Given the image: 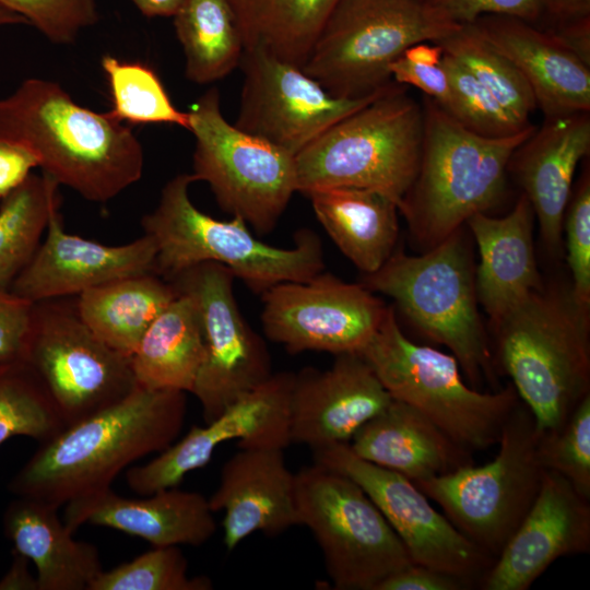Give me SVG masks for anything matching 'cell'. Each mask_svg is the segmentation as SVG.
<instances>
[{"mask_svg": "<svg viewBox=\"0 0 590 590\" xmlns=\"http://www.w3.org/2000/svg\"><path fill=\"white\" fill-rule=\"evenodd\" d=\"M186 411V392L137 385L121 401L40 442L8 488L57 508L107 489L128 465L170 446Z\"/></svg>", "mask_w": 590, "mask_h": 590, "instance_id": "obj_1", "label": "cell"}, {"mask_svg": "<svg viewBox=\"0 0 590 590\" xmlns=\"http://www.w3.org/2000/svg\"><path fill=\"white\" fill-rule=\"evenodd\" d=\"M0 139L31 151L44 174L92 202L114 199L143 173V148L130 127L44 79L0 98Z\"/></svg>", "mask_w": 590, "mask_h": 590, "instance_id": "obj_2", "label": "cell"}, {"mask_svg": "<svg viewBox=\"0 0 590 590\" xmlns=\"http://www.w3.org/2000/svg\"><path fill=\"white\" fill-rule=\"evenodd\" d=\"M493 329L498 375L510 377L539 433L559 427L590 394V311L570 288L542 286Z\"/></svg>", "mask_w": 590, "mask_h": 590, "instance_id": "obj_3", "label": "cell"}, {"mask_svg": "<svg viewBox=\"0 0 590 590\" xmlns=\"http://www.w3.org/2000/svg\"><path fill=\"white\" fill-rule=\"evenodd\" d=\"M191 174H178L162 188L156 206L142 216L143 234L156 245L155 274L166 281L202 263L228 268L256 293L283 282H306L324 269L319 236L307 228L294 235L291 248L271 246L249 231L239 216L216 220L191 201Z\"/></svg>", "mask_w": 590, "mask_h": 590, "instance_id": "obj_4", "label": "cell"}, {"mask_svg": "<svg viewBox=\"0 0 590 590\" xmlns=\"http://www.w3.org/2000/svg\"><path fill=\"white\" fill-rule=\"evenodd\" d=\"M422 107L418 170L399 212L413 239L428 250L498 201L509 161L535 127L487 138L463 127L428 97Z\"/></svg>", "mask_w": 590, "mask_h": 590, "instance_id": "obj_5", "label": "cell"}, {"mask_svg": "<svg viewBox=\"0 0 590 590\" xmlns=\"http://www.w3.org/2000/svg\"><path fill=\"white\" fill-rule=\"evenodd\" d=\"M361 284L391 297L416 330L448 347L472 388L487 382L498 390L462 227L420 256L394 250L381 268L363 274Z\"/></svg>", "mask_w": 590, "mask_h": 590, "instance_id": "obj_6", "label": "cell"}, {"mask_svg": "<svg viewBox=\"0 0 590 590\" xmlns=\"http://www.w3.org/2000/svg\"><path fill=\"white\" fill-rule=\"evenodd\" d=\"M394 81L295 155L297 191L353 187L378 191L400 208L420 165L423 107Z\"/></svg>", "mask_w": 590, "mask_h": 590, "instance_id": "obj_7", "label": "cell"}, {"mask_svg": "<svg viewBox=\"0 0 590 590\" xmlns=\"http://www.w3.org/2000/svg\"><path fill=\"white\" fill-rule=\"evenodd\" d=\"M357 354L392 399L423 413L472 453L497 445L504 425L520 401L511 384L491 392L468 386L452 354L416 344L405 337L392 306Z\"/></svg>", "mask_w": 590, "mask_h": 590, "instance_id": "obj_8", "label": "cell"}, {"mask_svg": "<svg viewBox=\"0 0 590 590\" xmlns=\"http://www.w3.org/2000/svg\"><path fill=\"white\" fill-rule=\"evenodd\" d=\"M461 26L426 0H339L302 69L333 96H366L393 82L389 67L406 48Z\"/></svg>", "mask_w": 590, "mask_h": 590, "instance_id": "obj_9", "label": "cell"}, {"mask_svg": "<svg viewBox=\"0 0 590 590\" xmlns=\"http://www.w3.org/2000/svg\"><path fill=\"white\" fill-rule=\"evenodd\" d=\"M538 439L535 420L520 400L504 425L492 461L414 484L464 536L496 558L539 492L545 470L538 457Z\"/></svg>", "mask_w": 590, "mask_h": 590, "instance_id": "obj_10", "label": "cell"}, {"mask_svg": "<svg viewBox=\"0 0 590 590\" xmlns=\"http://www.w3.org/2000/svg\"><path fill=\"white\" fill-rule=\"evenodd\" d=\"M188 114L194 181L210 186L223 211L258 234L270 233L297 191L295 155L231 125L217 87L201 95Z\"/></svg>", "mask_w": 590, "mask_h": 590, "instance_id": "obj_11", "label": "cell"}, {"mask_svg": "<svg viewBox=\"0 0 590 590\" xmlns=\"http://www.w3.org/2000/svg\"><path fill=\"white\" fill-rule=\"evenodd\" d=\"M298 526L316 539L335 589L376 590L413 563L402 541L362 487L314 463L295 473Z\"/></svg>", "mask_w": 590, "mask_h": 590, "instance_id": "obj_12", "label": "cell"}, {"mask_svg": "<svg viewBox=\"0 0 590 590\" xmlns=\"http://www.w3.org/2000/svg\"><path fill=\"white\" fill-rule=\"evenodd\" d=\"M52 400L66 427L129 396L137 387L130 357L87 327L76 296L33 304L23 359Z\"/></svg>", "mask_w": 590, "mask_h": 590, "instance_id": "obj_13", "label": "cell"}, {"mask_svg": "<svg viewBox=\"0 0 590 590\" xmlns=\"http://www.w3.org/2000/svg\"><path fill=\"white\" fill-rule=\"evenodd\" d=\"M233 272L217 262L196 264L170 281L189 296L201 320L204 358L192 394L205 423L271 377L272 364L262 338L241 315Z\"/></svg>", "mask_w": 590, "mask_h": 590, "instance_id": "obj_14", "label": "cell"}, {"mask_svg": "<svg viewBox=\"0 0 590 590\" xmlns=\"http://www.w3.org/2000/svg\"><path fill=\"white\" fill-rule=\"evenodd\" d=\"M314 463L343 474L368 495L405 546L411 560L464 580L471 588L494 557L464 536L408 477L358 458L347 444L312 451Z\"/></svg>", "mask_w": 590, "mask_h": 590, "instance_id": "obj_15", "label": "cell"}, {"mask_svg": "<svg viewBox=\"0 0 590 590\" xmlns=\"http://www.w3.org/2000/svg\"><path fill=\"white\" fill-rule=\"evenodd\" d=\"M261 295L264 334L293 354L357 353L389 307L363 284L323 271L306 282L275 284Z\"/></svg>", "mask_w": 590, "mask_h": 590, "instance_id": "obj_16", "label": "cell"}, {"mask_svg": "<svg viewBox=\"0 0 590 590\" xmlns=\"http://www.w3.org/2000/svg\"><path fill=\"white\" fill-rule=\"evenodd\" d=\"M239 66L244 81L235 126L293 155L392 83L373 94L346 98L331 95L302 68L260 49L244 50Z\"/></svg>", "mask_w": 590, "mask_h": 590, "instance_id": "obj_17", "label": "cell"}, {"mask_svg": "<svg viewBox=\"0 0 590 590\" xmlns=\"http://www.w3.org/2000/svg\"><path fill=\"white\" fill-rule=\"evenodd\" d=\"M294 378L290 371L272 374L204 426L191 427L145 464L128 469V486L142 496L176 487L189 472L206 465L221 444L234 439L239 448H286Z\"/></svg>", "mask_w": 590, "mask_h": 590, "instance_id": "obj_18", "label": "cell"}, {"mask_svg": "<svg viewBox=\"0 0 590 590\" xmlns=\"http://www.w3.org/2000/svg\"><path fill=\"white\" fill-rule=\"evenodd\" d=\"M590 499L545 470L526 516L479 583L482 590H527L558 558L590 551Z\"/></svg>", "mask_w": 590, "mask_h": 590, "instance_id": "obj_19", "label": "cell"}, {"mask_svg": "<svg viewBox=\"0 0 590 590\" xmlns=\"http://www.w3.org/2000/svg\"><path fill=\"white\" fill-rule=\"evenodd\" d=\"M392 398L357 353L335 355L326 370L295 374L290 400L291 444L312 451L349 444L355 433Z\"/></svg>", "mask_w": 590, "mask_h": 590, "instance_id": "obj_20", "label": "cell"}, {"mask_svg": "<svg viewBox=\"0 0 590 590\" xmlns=\"http://www.w3.org/2000/svg\"><path fill=\"white\" fill-rule=\"evenodd\" d=\"M45 237L10 291L30 302L78 296L130 275L155 273L156 245L146 234L108 246L64 231L56 211Z\"/></svg>", "mask_w": 590, "mask_h": 590, "instance_id": "obj_21", "label": "cell"}, {"mask_svg": "<svg viewBox=\"0 0 590 590\" xmlns=\"http://www.w3.org/2000/svg\"><path fill=\"white\" fill-rule=\"evenodd\" d=\"M239 449L223 464L220 484L208 498L213 512H224L223 543L229 552L256 532L274 536L298 526L295 473L283 449Z\"/></svg>", "mask_w": 590, "mask_h": 590, "instance_id": "obj_22", "label": "cell"}, {"mask_svg": "<svg viewBox=\"0 0 590 590\" xmlns=\"http://www.w3.org/2000/svg\"><path fill=\"white\" fill-rule=\"evenodd\" d=\"M213 514L205 496L177 486L143 498L125 497L109 487L66 504L63 521L73 533L93 524L139 536L153 546H199L216 532Z\"/></svg>", "mask_w": 590, "mask_h": 590, "instance_id": "obj_23", "label": "cell"}, {"mask_svg": "<svg viewBox=\"0 0 590 590\" xmlns=\"http://www.w3.org/2000/svg\"><path fill=\"white\" fill-rule=\"evenodd\" d=\"M590 150V115L546 118L514 152L508 168L516 175L538 220L546 249L560 251L564 214L574 175Z\"/></svg>", "mask_w": 590, "mask_h": 590, "instance_id": "obj_24", "label": "cell"}, {"mask_svg": "<svg viewBox=\"0 0 590 590\" xmlns=\"http://www.w3.org/2000/svg\"><path fill=\"white\" fill-rule=\"evenodd\" d=\"M472 24L521 72L546 118L590 111V66L550 31L504 15H484Z\"/></svg>", "mask_w": 590, "mask_h": 590, "instance_id": "obj_25", "label": "cell"}, {"mask_svg": "<svg viewBox=\"0 0 590 590\" xmlns=\"http://www.w3.org/2000/svg\"><path fill=\"white\" fill-rule=\"evenodd\" d=\"M534 217L522 193L507 215L492 217L479 212L465 222L480 252L475 270L476 296L492 327L543 286L533 248Z\"/></svg>", "mask_w": 590, "mask_h": 590, "instance_id": "obj_26", "label": "cell"}, {"mask_svg": "<svg viewBox=\"0 0 590 590\" xmlns=\"http://www.w3.org/2000/svg\"><path fill=\"white\" fill-rule=\"evenodd\" d=\"M347 445L358 458L413 483L474 463L472 452L455 442L423 413L394 399L366 422Z\"/></svg>", "mask_w": 590, "mask_h": 590, "instance_id": "obj_27", "label": "cell"}, {"mask_svg": "<svg viewBox=\"0 0 590 590\" xmlns=\"http://www.w3.org/2000/svg\"><path fill=\"white\" fill-rule=\"evenodd\" d=\"M15 497L3 511V533L34 564L38 590H87L103 570L97 547L75 540L56 506Z\"/></svg>", "mask_w": 590, "mask_h": 590, "instance_id": "obj_28", "label": "cell"}, {"mask_svg": "<svg viewBox=\"0 0 590 590\" xmlns=\"http://www.w3.org/2000/svg\"><path fill=\"white\" fill-rule=\"evenodd\" d=\"M306 196L329 237L363 274L377 271L393 253L399 209L387 196L353 187L318 189Z\"/></svg>", "mask_w": 590, "mask_h": 590, "instance_id": "obj_29", "label": "cell"}, {"mask_svg": "<svg viewBox=\"0 0 590 590\" xmlns=\"http://www.w3.org/2000/svg\"><path fill=\"white\" fill-rule=\"evenodd\" d=\"M203 358L199 312L189 296L177 293L148 328L130 362L137 385L191 393Z\"/></svg>", "mask_w": 590, "mask_h": 590, "instance_id": "obj_30", "label": "cell"}, {"mask_svg": "<svg viewBox=\"0 0 590 590\" xmlns=\"http://www.w3.org/2000/svg\"><path fill=\"white\" fill-rule=\"evenodd\" d=\"M176 296L170 282L144 273L90 288L76 296V307L95 335L130 357L148 328Z\"/></svg>", "mask_w": 590, "mask_h": 590, "instance_id": "obj_31", "label": "cell"}, {"mask_svg": "<svg viewBox=\"0 0 590 590\" xmlns=\"http://www.w3.org/2000/svg\"><path fill=\"white\" fill-rule=\"evenodd\" d=\"M244 50L260 49L302 68L339 0H228Z\"/></svg>", "mask_w": 590, "mask_h": 590, "instance_id": "obj_32", "label": "cell"}, {"mask_svg": "<svg viewBox=\"0 0 590 590\" xmlns=\"http://www.w3.org/2000/svg\"><path fill=\"white\" fill-rule=\"evenodd\" d=\"M173 17L188 80L212 83L240 64L244 43L228 0H186Z\"/></svg>", "mask_w": 590, "mask_h": 590, "instance_id": "obj_33", "label": "cell"}, {"mask_svg": "<svg viewBox=\"0 0 590 590\" xmlns=\"http://www.w3.org/2000/svg\"><path fill=\"white\" fill-rule=\"evenodd\" d=\"M59 185L46 174H31L0 201V287L10 290L28 264L60 208Z\"/></svg>", "mask_w": 590, "mask_h": 590, "instance_id": "obj_34", "label": "cell"}, {"mask_svg": "<svg viewBox=\"0 0 590 590\" xmlns=\"http://www.w3.org/2000/svg\"><path fill=\"white\" fill-rule=\"evenodd\" d=\"M436 44L465 67L520 122L530 123L529 118L538 108L531 87L516 66L493 48L473 24L462 25Z\"/></svg>", "mask_w": 590, "mask_h": 590, "instance_id": "obj_35", "label": "cell"}, {"mask_svg": "<svg viewBox=\"0 0 590 590\" xmlns=\"http://www.w3.org/2000/svg\"><path fill=\"white\" fill-rule=\"evenodd\" d=\"M64 427L46 389L24 362L0 364V446L16 436L44 442Z\"/></svg>", "mask_w": 590, "mask_h": 590, "instance_id": "obj_36", "label": "cell"}, {"mask_svg": "<svg viewBox=\"0 0 590 590\" xmlns=\"http://www.w3.org/2000/svg\"><path fill=\"white\" fill-rule=\"evenodd\" d=\"M101 66L111 93L109 113L115 118L129 123H169L189 129V114L173 104L153 69L110 55L102 58Z\"/></svg>", "mask_w": 590, "mask_h": 590, "instance_id": "obj_37", "label": "cell"}, {"mask_svg": "<svg viewBox=\"0 0 590 590\" xmlns=\"http://www.w3.org/2000/svg\"><path fill=\"white\" fill-rule=\"evenodd\" d=\"M206 576L188 575V562L177 545L150 551L109 570H102L87 590H211Z\"/></svg>", "mask_w": 590, "mask_h": 590, "instance_id": "obj_38", "label": "cell"}, {"mask_svg": "<svg viewBox=\"0 0 590 590\" xmlns=\"http://www.w3.org/2000/svg\"><path fill=\"white\" fill-rule=\"evenodd\" d=\"M440 66L446 72L450 104L445 111L467 129L487 138H504L529 127L512 116L495 96L459 61L444 52Z\"/></svg>", "mask_w": 590, "mask_h": 590, "instance_id": "obj_39", "label": "cell"}, {"mask_svg": "<svg viewBox=\"0 0 590 590\" xmlns=\"http://www.w3.org/2000/svg\"><path fill=\"white\" fill-rule=\"evenodd\" d=\"M538 457L544 470L560 474L590 499V394L559 427L539 433Z\"/></svg>", "mask_w": 590, "mask_h": 590, "instance_id": "obj_40", "label": "cell"}, {"mask_svg": "<svg viewBox=\"0 0 590 590\" xmlns=\"http://www.w3.org/2000/svg\"><path fill=\"white\" fill-rule=\"evenodd\" d=\"M55 44H71L98 21L96 0H0Z\"/></svg>", "mask_w": 590, "mask_h": 590, "instance_id": "obj_41", "label": "cell"}, {"mask_svg": "<svg viewBox=\"0 0 590 590\" xmlns=\"http://www.w3.org/2000/svg\"><path fill=\"white\" fill-rule=\"evenodd\" d=\"M563 228L566 232L567 262L571 272V295L590 311V174L582 173L567 204Z\"/></svg>", "mask_w": 590, "mask_h": 590, "instance_id": "obj_42", "label": "cell"}, {"mask_svg": "<svg viewBox=\"0 0 590 590\" xmlns=\"http://www.w3.org/2000/svg\"><path fill=\"white\" fill-rule=\"evenodd\" d=\"M442 16L460 25L484 15H504L532 23L542 16L541 0H426Z\"/></svg>", "mask_w": 590, "mask_h": 590, "instance_id": "obj_43", "label": "cell"}, {"mask_svg": "<svg viewBox=\"0 0 590 590\" xmlns=\"http://www.w3.org/2000/svg\"><path fill=\"white\" fill-rule=\"evenodd\" d=\"M33 304L0 287V364L22 362Z\"/></svg>", "mask_w": 590, "mask_h": 590, "instance_id": "obj_44", "label": "cell"}, {"mask_svg": "<svg viewBox=\"0 0 590 590\" xmlns=\"http://www.w3.org/2000/svg\"><path fill=\"white\" fill-rule=\"evenodd\" d=\"M389 72L396 83L421 90L442 109L450 104V84L440 63L438 66L416 64L401 55L390 64Z\"/></svg>", "mask_w": 590, "mask_h": 590, "instance_id": "obj_45", "label": "cell"}, {"mask_svg": "<svg viewBox=\"0 0 590 590\" xmlns=\"http://www.w3.org/2000/svg\"><path fill=\"white\" fill-rule=\"evenodd\" d=\"M471 587L450 574L411 563L385 578L376 590H464Z\"/></svg>", "mask_w": 590, "mask_h": 590, "instance_id": "obj_46", "label": "cell"}, {"mask_svg": "<svg viewBox=\"0 0 590 590\" xmlns=\"http://www.w3.org/2000/svg\"><path fill=\"white\" fill-rule=\"evenodd\" d=\"M35 167H38V161L31 151L0 139V201L20 186Z\"/></svg>", "mask_w": 590, "mask_h": 590, "instance_id": "obj_47", "label": "cell"}, {"mask_svg": "<svg viewBox=\"0 0 590 590\" xmlns=\"http://www.w3.org/2000/svg\"><path fill=\"white\" fill-rule=\"evenodd\" d=\"M556 39L590 66V16L556 24L548 30Z\"/></svg>", "mask_w": 590, "mask_h": 590, "instance_id": "obj_48", "label": "cell"}, {"mask_svg": "<svg viewBox=\"0 0 590 590\" xmlns=\"http://www.w3.org/2000/svg\"><path fill=\"white\" fill-rule=\"evenodd\" d=\"M12 562L0 578V590H38L36 576L30 571V559L12 550Z\"/></svg>", "mask_w": 590, "mask_h": 590, "instance_id": "obj_49", "label": "cell"}, {"mask_svg": "<svg viewBox=\"0 0 590 590\" xmlns=\"http://www.w3.org/2000/svg\"><path fill=\"white\" fill-rule=\"evenodd\" d=\"M542 15L546 13L556 24L590 16V0H541Z\"/></svg>", "mask_w": 590, "mask_h": 590, "instance_id": "obj_50", "label": "cell"}, {"mask_svg": "<svg viewBox=\"0 0 590 590\" xmlns=\"http://www.w3.org/2000/svg\"><path fill=\"white\" fill-rule=\"evenodd\" d=\"M442 54V48L438 44L417 43L406 48L402 56L416 64L438 66Z\"/></svg>", "mask_w": 590, "mask_h": 590, "instance_id": "obj_51", "label": "cell"}, {"mask_svg": "<svg viewBox=\"0 0 590 590\" xmlns=\"http://www.w3.org/2000/svg\"><path fill=\"white\" fill-rule=\"evenodd\" d=\"M139 11L149 17L174 16L186 0H130Z\"/></svg>", "mask_w": 590, "mask_h": 590, "instance_id": "obj_52", "label": "cell"}, {"mask_svg": "<svg viewBox=\"0 0 590 590\" xmlns=\"http://www.w3.org/2000/svg\"><path fill=\"white\" fill-rule=\"evenodd\" d=\"M27 24L26 21L16 13L0 5V27L9 25Z\"/></svg>", "mask_w": 590, "mask_h": 590, "instance_id": "obj_53", "label": "cell"}]
</instances>
